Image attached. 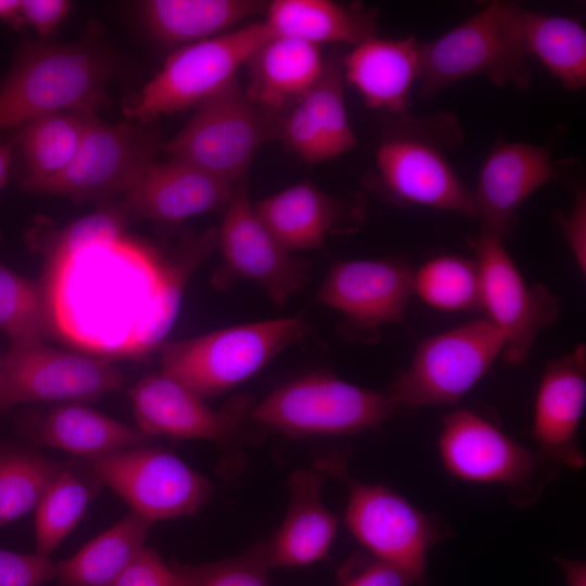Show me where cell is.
Wrapping results in <instances>:
<instances>
[{
  "label": "cell",
  "instance_id": "cell-9",
  "mask_svg": "<svg viewBox=\"0 0 586 586\" xmlns=\"http://www.w3.org/2000/svg\"><path fill=\"white\" fill-rule=\"evenodd\" d=\"M282 118L254 103L237 79L198 105L187 125L162 149L221 179H244L258 149L279 137Z\"/></svg>",
  "mask_w": 586,
  "mask_h": 586
},
{
  "label": "cell",
  "instance_id": "cell-22",
  "mask_svg": "<svg viewBox=\"0 0 586 586\" xmlns=\"http://www.w3.org/2000/svg\"><path fill=\"white\" fill-rule=\"evenodd\" d=\"M238 183L179 160L154 161L126 191L125 205L128 213L139 217L179 224L225 208Z\"/></svg>",
  "mask_w": 586,
  "mask_h": 586
},
{
  "label": "cell",
  "instance_id": "cell-40",
  "mask_svg": "<svg viewBox=\"0 0 586 586\" xmlns=\"http://www.w3.org/2000/svg\"><path fill=\"white\" fill-rule=\"evenodd\" d=\"M58 563L49 556L26 555L0 548V586H41L55 579Z\"/></svg>",
  "mask_w": 586,
  "mask_h": 586
},
{
  "label": "cell",
  "instance_id": "cell-13",
  "mask_svg": "<svg viewBox=\"0 0 586 586\" xmlns=\"http://www.w3.org/2000/svg\"><path fill=\"white\" fill-rule=\"evenodd\" d=\"M221 265L213 284L229 290L238 280L254 281L269 298L284 306L309 280L311 264L289 252L262 221L240 181L225 207L218 228Z\"/></svg>",
  "mask_w": 586,
  "mask_h": 586
},
{
  "label": "cell",
  "instance_id": "cell-38",
  "mask_svg": "<svg viewBox=\"0 0 586 586\" xmlns=\"http://www.w3.org/2000/svg\"><path fill=\"white\" fill-rule=\"evenodd\" d=\"M125 215L116 209H103L86 215L60 231L44 249L46 254L72 252L76 249L125 233Z\"/></svg>",
  "mask_w": 586,
  "mask_h": 586
},
{
  "label": "cell",
  "instance_id": "cell-46",
  "mask_svg": "<svg viewBox=\"0 0 586 586\" xmlns=\"http://www.w3.org/2000/svg\"><path fill=\"white\" fill-rule=\"evenodd\" d=\"M15 145V137L9 141L0 142V190L9 179Z\"/></svg>",
  "mask_w": 586,
  "mask_h": 586
},
{
  "label": "cell",
  "instance_id": "cell-11",
  "mask_svg": "<svg viewBox=\"0 0 586 586\" xmlns=\"http://www.w3.org/2000/svg\"><path fill=\"white\" fill-rule=\"evenodd\" d=\"M504 349L505 339L489 319L468 321L422 340L385 393L402 410L456 403Z\"/></svg>",
  "mask_w": 586,
  "mask_h": 586
},
{
  "label": "cell",
  "instance_id": "cell-42",
  "mask_svg": "<svg viewBox=\"0 0 586 586\" xmlns=\"http://www.w3.org/2000/svg\"><path fill=\"white\" fill-rule=\"evenodd\" d=\"M558 225L579 271L586 273V194L581 187L574 191L573 205L566 215L557 214Z\"/></svg>",
  "mask_w": 586,
  "mask_h": 586
},
{
  "label": "cell",
  "instance_id": "cell-20",
  "mask_svg": "<svg viewBox=\"0 0 586 586\" xmlns=\"http://www.w3.org/2000/svg\"><path fill=\"white\" fill-rule=\"evenodd\" d=\"M586 402V346L550 360L534 404L531 434L539 451L560 467L581 469L586 459L577 433Z\"/></svg>",
  "mask_w": 586,
  "mask_h": 586
},
{
  "label": "cell",
  "instance_id": "cell-18",
  "mask_svg": "<svg viewBox=\"0 0 586 586\" xmlns=\"http://www.w3.org/2000/svg\"><path fill=\"white\" fill-rule=\"evenodd\" d=\"M137 429L154 436L232 442L249 420L250 398L238 395L219 410L173 379L162 374L142 378L129 390Z\"/></svg>",
  "mask_w": 586,
  "mask_h": 586
},
{
  "label": "cell",
  "instance_id": "cell-12",
  "mask_svg": "<svg viewBox=\"0 0 586 586\" xmlns=\"http://www.w3.org/2000/svg\"><path fill=\"white\" fill-rule=\"evenodd\" d=\"M84 460L101 483L151 524L195 513L213 493L205 476L166 449L143 445Z\"/></svg>",
  "mask_w": 586,
  "mask_h": 586
},
{
  "label": "cell",
  "instance_id": "cell-36",
  "mask_svg": "<svg viewBox=\"0 0 586 586\" xmlns=\"http://www.w3.org/2000/svg\"><path fill=\"white\" fill-rule=\"evenodd\" d=\"M0 330L12 342L46 341L52 335L40 281L0 264Z\"/></svg>",
  "mask_w": 586,
  "mask_h": 586
},
{
  "label": "cell",
  "instance_id": "cell-35",
  "mask_svg": "<svg viewBox=\"0 0 586 586\" xmlns=\"http://www.w3.org/2000/svg\"><path fill=\"white\" fill-rule=\"evenodd\" d=\"M63 468L33 451L0 450V527L35 510Z\"/></svg>",
  "mask_w": 586,
  "mask_h": 586
},
{
  "label": "cell",
  "instance_id": "cell-37",
  "mask_svg": "<svg viewBox=\"0 0 586 586\" xmlns=\"http://www.w3.org/2000/svg\"><path fill=\"white\" fill-rule=\"evenodd\" d=\"M182 586H271L267 576L264 544L243 553L201 564L171 563Z\"/></svg>",
  "mask_w": 586,
  "mask_h": 586
},
{
  "label": "cell",
  "instance_id": "cell-10",
  "mask_svg": "<svg viewBox=\"0 0 586 586\" xmlns=\"http://www.w3.org/2000/svg\"><path fill=\"white\" fill-rule=\"evenodd\" d=\"M272 36L263 21L220 34L173 52L162 69L125 106L139 124L180 112L217 93Z\"/></svg>",
  "mask_w": 586,
  "mask_h": 586
},
{
  "label": "cell",
  "instance_id": "cell-4",
  "mask_svg": "<svg viewBox=\"0 0 586 586\" xmlns=\"http://www.w3.org/2000/svg\"><path fill=\"white\" fill-rule=\"evenodd\" d=\"M310 332V324L296 315L164 342L158 347L161 373L203 399L215 397L251 378Z\"/></svg>",
  "mask_w": 586,
  "mask_h": 586
},
{
  "label": "cell",
  "instance_id": "cell-30",
  "mask_svg": "<svg viewBox=\"0 0 586 586\" xmlns=\"http://www.w3.org/2000/svg\"><path fill=\"white\" fill-rule=\"evenodd\" d=\"M150 526L130 511L71 558L58 562L56 586H114L145 546Z\"/></svg>",
  "mask_w": 586,
  "mask_h": 586
},
{
  "label": "cell",
  "instance_id": "cell-26",
  "mask_svg": "<svg viewBox=\"0 0 586 586\" xmlns=\"http://www.w3.org/2000/svg\"><path fill=\"white\" fill-rule=\"evenodd\" d=\"M324 63L311 43L271 36L250 58L247 97L260 107L279 114L293 106L318 80Z\"/></svg>",
  "mask_w": 586,
  "mask_h": 586
},
{
  "label": "cell",
  "instance_id": "cell-25",
  "mask_svg": "<svg viewBox=\"0 0 586 586\" xmlns=\"http://www.w3.org/2000/svg\"><path fill=\"white\" fill-rule=\"evenodd\" d=\"M343 76L369 109L406 114L407 100L420 76L421 43L413 37H369L342 61Z\"/></svg>",
  "mask_w": 586,
  "mask_h": 586
},
{
  "label": "cell",
  "instance_id": "cell-6",
  "mask_svg": "<svg viewBox=\"0 0 586 586\" xmlns=\"http://www.w3.org/2000/svg\"><path fill=\"white\" fill-rule=\"evenodd\" d=\"M380 143L377 183L382 193L403 205L449 211L475 219L473 193L464 186L445 153L447 135L456 131L448 116L408 118Z\"/></svg>",
  "mask_w": 586,
  "mask_h": 586
},
{
  "label": "cell",
  "instance_id": "cell-7",
  "mask_svg": "<svg viewBox=\"0 0 586 586\" xmlns=\"http://www.w3.org/2000/svg\"><path fill=\"white\" fill-rule=\"evenodd\" d=\"M438 451L445 469L468 482L497 484L519 507L536 502L560 466L506 434L484 416L458 408L442 420Z\"/></svg>",
  "mask_w": 586,
  "mask_h": 586
},
{
  "label": "cell",
  "instance_id": "cell-23",
  "mask_svg": "<svg viewBox=\"0 0 586 586\" xmlns=\"http://www.w3.org/2000/svg\"><path fill=\"white\" fill-rule=\"evenodd\" d=\"M343 82L342 62L327 61L315 85L282 118L279 137L308 164L336 157L357 143L345 105Z\"/></svg>",
  "mask_w": 586,
  "mask_h": 586
},
{
  "label": "cell",
  "instance_id": "cell-33",
  "mask_svg": "<svg viewBox=\"0 0 586 586\" xmlns=\"http://www.w3.org/2000/svg\"><path fill=\"white\" fill-rule=\"evenodd\" d=\"M94 494L90 482L73 466H64L35 509L36 552L49 556L82 518Z\"/></svg>",
  "mask_w": 586,
  "mask_h": 586
},
{
  "label": "cell",
  "instance_id": "cell-14",
  "mask_svg": "<svg viewBox=\"0 0 586 586\" xmlns=\"http://www.w3.org/2000/svg\"><path fill=\"white\" fill-rule=\"evenodd\" d=\"M123 382L107 358L58 349L46 341L12 342L0 361V410L26 402H90Z\"/></svg>",
  "mask_w": 586,
  "mask_h": 586
},
{
  "label": "cell",
  "instance_id": "cell-34",
  "mask_svg": "<svg viewBox=\"0 0 586 586\" xmlns=\"http://www.w3.org/2000/svg\"><path fill=\"white\" fill-rule=\"evenodd\" d=\"M412 293L443 311L482 309L477 266L461 256L441 255L424 263L413 271Z\"/></svg>",
  "mask_w": 586,
  "mask_h": 586
},
{
  "label": "cell",
  "instance_id": "cell-31",
  "mask_svg": "<svg viewBox=\"0 0 586 586\" xmlns=\"http://www.w3.org/2000/svg\"><path fill=\"white\" fill-rule=\"evenodd\" d=\"M94 113L59 112L22 126L15 136L25 168L24 190L56 177L76 156L87 125Z\"/></svg>",
  "mask_w": 586,
  "mask_h": 586
},
{
  "label": "cell",
  "instance_id": "cell-28",
  "mask_svg": "<svg viewBox=\"0 0 586 586\" xmlns=\"http://www.w3.org/2000/svg\"><path fill=\"white\" fill-rule=\"evenodd\" d=\"M34 441L89 458L146 445L151 436L80 403L49 410L34 430Z\"/></svg>",
  "mask_w": 586,
  "mask_h": 586
},
{
  "label": "cell",
  "instance_id": "cell-2",
  "mask_svg": "<svg viewBox=\"0 0 586 586\" xmlns=\"http://www.w3.org/2000/svg\"><path fill=\"white\" fill-rule=\"evenodd\" d=\"M110 75L107 56L91 44L26 42L0 82V132L59 112L94 113Z\"/></svg>",
  "mask_w": 586,
  "mask_h": 586
},
{
  "label": "cell",
  "instance_id": "cell-43",
  "mask_svg": "<svg viewBox=\"0 0 586 586\" xmlns=\"http://www.w3.org/2000/svg\"><path fill=\"white\" fill-rule=\"evenodd\" d=\"M71 10L66 0H22V15L25 24L40 36L52 34Z\"/></svg>",
  "mask_w": 586,
  "mask_h": 586
},
{
  "label": "cell",
  "instance_id": "cell-5",
  "mask_svg": "<svg viewBox=\"0 0 586 586\" xmlns=\"http://www.w3.org/2000/svg\"><path fill=\"white\" fill-rule=\"evenodd\" d=\"M316 468L346 484V526L370 555L406 572L416 586H426L428 553L451 535L442 518L418 509L386 486L353 479L337 455L320 459Z\"/></svg>",
  "mask_w": 586,
  "mask_h": 586
},
{
  "label": "cell",
  "instance_id": "cell-21",
  "mask_svg": "<svg viewBox=\"0 0 586 586\" xmlns=\"http://www.w3.org/2000/svg\"><path fill=\"white\" fill-rule=\"evenodd\" d=\"M276 239L291 253L319 250L332 233L354 231L362 221V202L331 195L310 181L288 187L254 205Z\"/></svg>",
  "mask_w": 586,
  "mask_h": 586
},
{
  "label": "cell",
  "instance_id": "cell-32",
  "mask_svg": "<svg viewBox=\"0 0 586 586\" xmlns=\"http://www.w3.org/2000/svg\"><path fill=\"white\" fill-rule=\"evenodd\" d=\"M523 39L535 56L566 89L586 85V31L575 18L521 9Z\"/></svg>",
  "mask_w": 586,
  "mask_h": 586
},
{
  "label": "cell",
  "instance_id": "cell-24",
  "mask_svg": "<svg viewBox=\"0 0 586 586\" xmlns=\"http://www.w3.org/2000/svg\"><path fill=\"white\" fill-rule=\"evenodd\" d=\"M323 473L295 470L289 477L290 501L284 519L264 544L269 569L315 563L329 553L337 531V518L321 500Z\"/></svg>",
  "mask_w": 586,
  "mask_h": 586
},
{
  "label": "cell",
  "instance_id": "cell-3",
  "mask_svg": "<svg viewBox=\"0 0 586 586\" xmlns=\"http://www.w3.org/2000/svg\"><path fill=\"white\" fill-rule=\"evenodd\" d=\"M521 7L493 1L441 37L421 43V97L468 77L524 90L530 84Z\"/></svg>",
  "mask_w": 586,
  "mask_h": 586
},
{
  "label": "cell",
  "instance_id": "cell-29",
  "mask_svg": "<svg viewBox=\"0 0 586 586\" xmlns=\"http://www.w3.org/2000/svg\"><path fill=\"white\" fill-rule=\"evenodd\" d=\"M255 0H149L142 13L150 33L167 44H190L220 35L266 10Z\"/></svg>",
  "mask_w": 586,
  "mask_h": 586
},
{
  "label": "cell",
  "instance_id": "cell-44",
  "mask_svg": "<svg viewBox=\"0 0 586 586\" xmlns=\"http://www.w3.org/2000/svg\"><path fill=\"white\" fill-rule=\"evenodd\" d=\"M553 560L561 568L568 586H586V563L584 561L558 556L553 557Z\"/></svg>",
  "mask_w": 586,
  "mask_h": 586
},
{
  "label": "cell",
  "instance_id": "cell-17",
  "mask_svg": "<svg viewBox=\"0 0 586 586\" xmlns=\"http://www.w3.org/2000/svg\"><path fill=\"white\" fill-rule=\"evenodd\" d=\"M156 143L154 135L143 126L129 122L106 124L93 115L71 165L28 192L65 195L76 201L126 193L154 162Z\"/></svg>",
  "mask_w": 586,
  "mask_h": 586
},
{
  "label": "cell",
  "instance_id": "cell-19",
  "mask_svg": "<svg viewBox=\"0 0 586 586\" xmlns=\"http://www.w3.org/2000/svg\"><path fill=\"white\" fill-rule=\"evenodd\" d=\"M556 164L547 146L526 142H497L486 156L473 193L475 219L483 232L504 239L521 205L551 181Z\"/></svg>",
  "mask_w": 586,
  "mask_h": 586
},
{
  "label": "cell",
  "instance_id": "cell-16",
  "mask_svg": "<svg viewBox=\"0 0 586 586\" xmlns=\"http://www.w3.org/2000/svg\"><path fill=\"white\" fill-rule=\"evenodd\" d=\"M413 270L399 258L335 262L315 302L340 311L344 339L374 342L381 327L403 323L412 295Z\"/></svg>",
  "mask_w": 586,
  "mask_h": 586
},
{
  "label": "cell",
  "instance_id": "cell-41",
  "mask_svg": "<svg viewBox=\"0 0 586 586\" xmlns=\"http://www.w3.org/2000/svg\"><path fill=\"white\" fill-rule=\"evenodd\" d=\"M114 586H182L170 564L144 546Z\"/></svg>",
  "mask_w": 586,
  "mask_h": 586
},
{
  "label": "cell",
  "instance_id": "cell-1",
  "mask_svg": "<svg viewBox=\"0 0 586 586\" xmlns=\"http://www.w3.org/2000/svg\"><path fill=\"white\" fill-rule=\"evenodd\" d=\"M218 247L217 228L170 256L120 234L46 254L40 281L52 335L97 357L144 358L164 343L190 277Z\"/></svg>",
  "mask_w": 586,
  "mask_h": 586
},
{
  "label": "cell",
  "instance_id": "cell-15",
  "mask_svg": "<svg viewBox=\"0 0 586 586\" xmlns=\"http://www.w3.org/2000/svg\"><path fill=\"white\" fill-rule=\"evenodd\" d=\"M471 245L482 309L505 339V361L520 366L528 359L539 331L557 319L560 302L545 285L525 282L501 238L482 231Z\"/></svg>",
  "mask_w": 586,
  "mask_h": 586
},
{
  "label": "cell",
  "instance_id": "cell-45",
  "mask_svg": "<svg viewBox=\"0 0 586 586\" xmlns=\"http://www.w3.org/2000/svg\"><path fill=\"white\" fill-rule=\"evenodd\" d=\"M0 20L14 29L25 25L22 15V1L0 0Z\"/></svg>",
  "mask_w": 586,
  "mask_h": 586
},
{
  "label": "cell",
  "instance_id": "cell-27",
  "mask_svg": "<svg viewBox=\"0 0 586 586\" xmlns=\"http://www.w3.org/2000/svg\"><path fill=\"white\" fill-rule=\"evenodd\" d=\"M272 36L295 38L314 46L349 43L356 46L375 36V13L361 5L330 0H275L266 7Z\"/></svg>",
  "mask_w": 586,
  "mask_h": 586
},
{
  "label": "cell",
  "instance_id": "cell-39",
  "mask_svg": "<svg viewBox=\"0 0 586 586\" xmlns=\"http://www.w3.org/2000/svg\"><path fill=\"white\" fill-rule=\"evenodd\" d=\"M340 586H416L410 575L374 556H353L339 572Z\"/></svg>",
  "mask_w": 586,
  "mask_h": 586
},
{
  "label": "cell",
  "instance_id": "cell-8",
  "mask_svg": "<svg viewBox=\"0 0 586 586\" xmlns=\"http://www.w3.org/2000/svg\"><path fill=\"white\" fill-rule=\"evenodd\" d=\"M400 411L386 393L317 371L275 390L247 418L292 437L339 436L374 429Z\"/></svg>",
  "mask_w": 586,
  "mask_h": 586
}]
</instances>
